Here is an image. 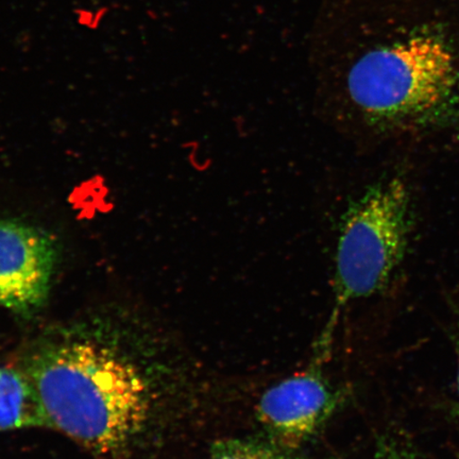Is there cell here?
<instances>
[{
    "label": "cell",
    "instance_id": "9",
    "mask_svg": "<svg viewBox=\"0 0 459 459\" xmlns=\"http://www.w3.org/2000/svg\"><path fill=\"white\" fill-rule=\"evenodd\" d=\"M457 349H458V371H457V385H458V392H459V338L457 342Z\"/></svg>",
    "mask_w": 459,
    "mask_h": 459
},
{
    "label": "cell",
    "instance_id": "5",
    "mask_svg": "<svg viewBox=\"0 0 459 459\" xmlns=\"http://www.w3.org/2000/svg\"><path fill=\"white\" fill-rule=\"evenodd\" d=\"M59 256L55 238L19 221L0 220V306L32 313L48 300Z\"/></svg>",
    "mask_w": 459,
    "mask_h": 459
},
{
    "label": "cell",
    "instance_id": "3",
    "mask_svg": "<svg viewBox=\"0 0 459 459\" xmlns=\"http://www.w3.org/2000/svg\"><path fill=\"white\" fill-rule=\"evenodd\" d=\"M410 234V193L395 179L369 189L350 206L337 247L336 307L377 294L405 255Z\"/></svg>",
    "mask_w": 459,
    "mask_h": 459
},
{
    "label": "cell",
    "instance_id": "7",
    "mask_svg": "<svg viewBox=\"0 0 459 459\" xmlns=\"http://www.w3.org/2000/svg\"><path fill=\"white\" fill-rule=\"evenodd\" d=\"M209 459H313L272 443L244 438H226L211 447Z\"/></svg>",
    "mask_w": 459,
    "mask_h": 459
},
{
    "label": "cell",
    "instance_id": "6",
    "mask_svg": "<svg viewBox=\"0 0 459 459\" xmlns=\"http://www.w3.org/2000/svg\"><path fill=\"white\" fill-rule=\"evenodd\" d=\"M28 428L53 427L27 373L0 368V432Z\"/></svg>",
    "mask_w": 459,
    "mask_h": 459
},
{
    "label": "cell",
    "instance_id": "4",
    "mask_svg": "<svg viewBox=\"0 0 459 459\" xmlns=\"http://www.w3.org/2000/svg\"><path fill=\"white\" fill-rule=\"evenodd\" d=\"M317 364L268 388L256 406V420L267 439L297 451L341 409L344 397L333 388Z\"/></svg>",
    "mask_w": 459,
    "mask_h": 459
},
{
    "label": "cell",
    "instance_id": "2",
    "mask_svg": "<svg viewBox=\"0 0 459 459\" xmlns=\"http://www.w3.org/2000/svg\"><path fill=\"white\" fill-rule=\"evenodd\" d=\"M444 25H418L406 38L370 50L349 73L354 105L373 123L427 125L459 100V49Z\"/></svg>",
    "mask_w": 459,
    "mask_h": 459
},
{
    "label": "cell",
    "instance_id": "8",
    "mask_svg": "<svg viewBox=\"0 0 459 459\" xmlns=\"http://www.w3.org/2000/svg\"><path fill=\"white\" fill-rule=\"evenodd\" d=\"M376 459H417L414 453L392 439L378 443Z\"/></svg>",
    "mask_w": 459,
    "mask_h": 459
},
{
    "label": "cell",
    "instance_id": "1",
    "mask_svg": "<svg viewBox=\"0 0 459 459\" xmlns=\"http://www.w3.org/2000/svg\"><path fill=\"white\" fill-rule=\"evenodd\" d=\"M108 333L62 331L26 359L51 427L97 455H122L156 422L165 397L162 373Z\"/></svg>",
    "mask_w": 459,
    "mask_h": 459
}]
</instances>
